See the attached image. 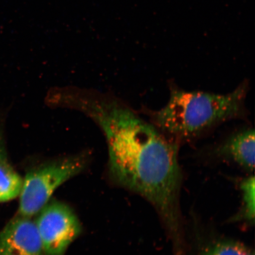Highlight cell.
<instances>
[{
    "label": "cell",
    "instance_id": "4",
    "mask_svg": "<svg viewBox=\"0 0 255 255\" xmlns=\"http://www.w3.org/2000/svg\"><path fill=\"white\" fill-rule=\"evenodd\" d=\"M36 221L44 255H64L81 232V226L70 207L60 202L44 206Z\"/></svg>",
    "mask_w": 255,
    "mask_h": 255
},
{
    "label": "cell",
    "instance_id": "9",
    "mask_svg": "<svg viewBox=\"0 0 255 255\" xmlns=\"http://www.w3.org/2000/svg\"><path fill=\"white\" fill-rule=\"evenodd\" d=\"M255 178L254 176L246 178L241 184L243 193L244 218L251 222L255 219Z\"/></svg>",
    "mask_w": 255,
    "mask_h": 255
},
{
    "label": "cell",
    "instance_id": "8",
    "mask_svg": "<svg viewBox=\"0 0 255 255\" xmlns=\"http://www.w3.org/2000/svg\"><path fill=\"white\" fill-rule=\"evenodd\" d=\"M199 255H254V253L238 242L218 241L207 245Z\"/></svg>",
    "mask_w": 255,
    "mask_h": 255
},
{
    "label": "cell",
    "instance_id": "10",
    "mask_svg": "<svg viewBox=\"0 0 255 255\" xmlns=\"http://www.w3.org/2000/svg\"><path fill=\"white\" fill-rule=\"evenodd\" d=\"M4 152H3L2 150V148L1 145H0V157H1V156L4 155Z\"/></svg>",
    "mask_w": 255,
    "mask_h": 255
},
{
    "label": "cell",
    "instance_id": "3",
    "mask_svg": "<svg viewBox=\"0 0 255 255\" xmlns=\"http://www.w3.org/2000/svg\"><path fill=\"white\" fill-rule=\"evenodd\" d=\"M84 166L80 158H70L33 169L23 180L19 214L31 218L39 213L60 186L78 174Z\"/></svg>",
    "mask_w": 255,
    "mask_h": 255
},
{
    "label": "cell",
    "instance_id": "5",
    "mask_svg": "<svg viewBox=\"0 0 255 255\" xmlns=\"http://www.w3.org/2000/svg\"><path fill=\"white\" fill-rule=\"evenodd\" d=\"M0 255H44L36 222L20 216L0 233Z\"/></svg>",
    "mask_w": 255,
    "mask_h": 255
},
{
    "label": "cell",
    "instance_id": "6",
    "mask_svg": "<svg viewBox=\"0 0 255 255\" xmlns=\"http://www.w3.org/2000/svg\"><path fill=\"white\" fill-rule=\"evenodd\" d=\"M255 130L248 128L235 133L219 146L217 152L231 158L249 171L255 167Z\"/></svg>",
    "mask_w": 255,
    "mask_h": 255
},
{
    "label": "cell",
    "instance_id": "7",
    "mask_svg": "<svg viewBox=\"0 0 255 255\" xmlns=\"http://www.w3.org/2000/svg\"><path fill=\"white\" fill-rule=\"evenodd\" d=\"M23 179L9 164L5 155L0 157V203L7 202L19 196Z\"/></svg>",
    "mask_w": 255,
    "mask_h": 255
},
{
    "label": "cell",
    "instance_id": "2",
    "mask_svg": "<svg viewBox=\"0 0 255 255\" xmlns=\"http://www.w3.org/2000/svg\"><path fill=\"white\" fill-rule=\"evenodd\" d=\"M246 85L227 94L171 89L166 105L151 114L154 126L175 139L199 136L243 113Z\"/></svg>",
    "mask_w": 255,
    "mask_h": 255
},
{
    "label": "cell",
    "instance_id": "1",
    "mask_svg": "<svg viewBox=\"0 0 255 255\" xmlns=\"http://www.w3.org/2000/svg\"><path fill=\"white\" fill-rule=\"evenodd\" d=\"M79 101L80 108L103 130L114 177L152 204L177 238L181 181L177 143L119 104Z\"/></svg>",
    "mask_w": 255,
    "mask_h": 255
}]
</instances>
